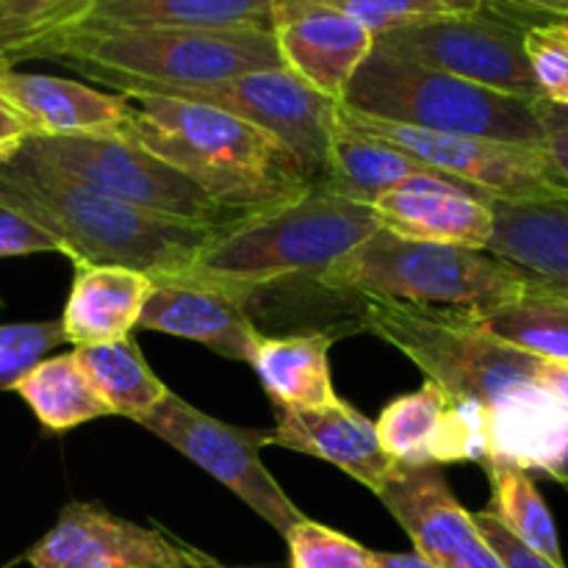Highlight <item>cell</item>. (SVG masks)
Masks as SVG:
<instances>
[{"instance_id":"cell-29","label":"cell","mask_w":568,"mask_h":568,"mask_svg":"<svg viewBox=\"0 0 568 568\" xmlns=\"http://www.w3.org/2000/svg\"><path fill=\"white\" fill-rule=\"evenodd\" d=\"M488 480H491V505L488 514L505 527L514 538H519L532 552L544 555L552 564L564 566L560 552L558 527L547 503L538 494L530 471L514 464H488Z\"/></svg>"},{"instance_id":"cell-8","label":"cell","mask_w":568,"mask_h":568,"mask_svg":"<svg viewBox=\"0 0 568 568\" xmlns=\"http://www.w3.org/2000/svg\"><path fill=\"white\" fill-rule=\"evenodd\" d=\"M37 164L139 205L166 220L203 227H236L247 216L227 211L122 131L92 136H28L20 148Z\"/></svg>"},{"instance_id":"cell-32","label":"cell","mask_w":568,"mask_h":568,"mask_svg":"<svg viewBox=\"0 0 568 568\" xmlns=\"http://www.w3.org/2000/svg\"><path fill=\"white\" fill-rule=\"evenodd\" d=\"M286 544L292 568H375L372 549L308 516L288 530Z\"/></svg>"},{"instance_id":"cell-14","label":"cell","mask_w":568,"mask_h":568,"mask_svg":"<svg viewBox=\"0 0 568 568\" xmlns=\"http://www.w3.org/2000/svg\"><path fill=\"white\" fill-rule=\"evenodd\" d=\"M272 37L283 67L336 103L375 48L358 20L311 0H286L272 17Z\"/></svg>"},{"instance_id":"cell-25","label":"cell","mask_w":568,"mask_h":568,"mask_svg":"<svg viewBox=\"0 0 568 568\" xmlns=\"http://www.w3.org/2000/svg\"><path fill=\"white\" fill-rule=\"evenodd\" d=\"M11 392L33 410L44 430L67 433L111 416L109 405L98 397L89 377L83 375L75 353L42 358L28 375L20 377Z\"/></svg>"},{"instance_id":"cell-31","label":"cell","mask_w":568,"mask_h":568,"mask_svg":"<svg viewBox=\"0 0 568 568\" xmlns=\"http://www.w3.org/2000/svg\"><path fill=\"white\" fill-rule=\"evenodd\" d=\"M311 3L344 11L358 20L375 39L388 31H397V28L438 20V17L475 14L486 6L483 0H311Z\"/></svg>"},{"instance_id":"cell-30","label":"cell","mask_w":568,"mask_h":568,"mask_svg":"<svg viewBox=\"0 0 568 568\" xmlns=\"http://www.w3.org/2000/svg\"><path fill=\"white\" fill-rule=\"evenodd\" d=\"M449 394L436 383L425 381L419 392H410L386 405L375 422V433L381 447L399 466H427L430 460L433 438L449 408Z\"/></svg>"},{"instance_id":"cell-4","label":"cell","mask_w":568,"mask_h":568,"mask_svg":"<svg viewBox=\"0 0 568 568\" xmlns=\"http://www.w3.org/2000/svg\"><path fill=\"white\" fill-rule=\"evenodd\" d=\"M116 92H175L283 67L272 28L81 26L44 53Z\"/></svg>"},{"instance_id":"cell-33","label":"cell","mask_w":568,"mask_h":568,"mask_svg":"<svg viewBox=\"0 0 568 568\" xmlns=\"http://www.w3.org/2000/svg\"><path fill=\"white\" fill-rule=\"evenodd\" d=\"M61 344H67V336L59 320L0 325V392H11L22 375Z\"/></svg>"},{"instance_id":"cell-12","label":"cell","mask_w":568,"mask_h":568,"mask_svg":"<svg viewBox=\"0 0 568 568\" xmlns=\"http://www.w3.org/2000/svg\"><path fill=\"white\" fill-rule=\"evenodd\" d=\"M164 94L227 111L258 131L270 133L292 153L308 181L320 183L342 103L311 89L286 67L247 72L211 87L175 89Z\"/></svg>"},{"instance_id":"cell-19","label":"cell","mask_w":568,"mask_h":568,"mask_svg":"<svg viewBox=\"0 0 568 568\" xmlns=\"http://www.w3.org/2000/svg\"><path fill=\"white\" fill-rule=\"evenodd\" d=\"M377 499L410 538L414 552L436 568L477 536L475 519L458 503L436 464L397 466Z\"/></svg>"},{"instance_id":"cell-27","label":"cell","mask_w":568,"mask_h":568,"mask_svg":"<svg viewBox=\"0 0 568 568\" xmlns=\"http://www.w3.org/2000/svg\"><path fill=\"white\" fill-rule=\"evenodd\" d=\"M483 333L552 364H568V294H538L488 314H466Z\"/></svg>"},{"instance_id":"cell-28","label":"cell","mask_w":568,"mask_h":568,"mask_svg":"<svg viewBox=\"0 0 568 568\" xmlns=\"http://www.w3.org/2000/svg\"><path fill=\"white\" fill-rule=\"evenodd\" d=\"M94 0H0V70L44 59L64 33L83 26Z\"/></svg>"},{"instance_id":"cell-1","label":"cell","mask_w":568,"mask_h":568,"mask_svg":"<svg viewBox=\"0 0 568 568\" xmlns=\"http://www.w3.org/2000/svg\"><path fill=\"white\" fill-rule=\"evenodd\" d=\"M358 322L361 331L392 344L449 397L486 410L488 464H514L566 480L568 416L538 383L541 358L483 333L466 311L358 297Z\"/></svg>"},{"instance_id":"cell-41","label":"cell","mask_w":568,"mask_h":568,"mask_svg":"<svg viewBox=\"0 0 568 568\" xmlns=\"http://www.w3.org/2000/svg\"><path fill=\"white\" fill-rule=\"evenodd\" d=\"M375 568H436L416 552H372Z\"/></svg>"},{"instance_id":"cell-22","label":"cell","mask_w":568,"mask_h":568,"mask_svg":"<svg viewBox=\"0 0 568 568\" xmlns=\"http://www.w3.org/2000/svg\"><path fill=\"white\" fill-rule=\"evenodd\" d=\"M333 342L336 336L327 331L258 338L250 366L277 410L338 403L331 375Z\"/></svg>"},{"instance_id":"cell-5","label":"cell","mask_w":568,"mask_h":568,"mask_svg":"<svg viewBox=\"0 0 568 568\" xmlns=\"http://www.w3.org/2000/svg\"><path fill=\"white\" fill-rule=\"evenodd\" d=\"M381 227L372 205L353 203L320 183L292 203L247 216L222 233L170 281L222 288L247 305L250 297L292 281H314Z\"/></svg>"},{"instance_id":"cell-21","label":"cell","mask_w":568,"mask_h":568,"mask_svg":"<svg viewBox=\"0 0 568 568\" xmlns=\"http://www.w3.org/2000/svg\"><path fill=\"white\" fill-rule=\"evenodd\" d=\"M486 253L568 294V200H491Z\"/></svg>"},{"instance_id":"cell-24","label":"cell","mask_w":568,"mask_h":568,"mask_svg":"<svg viewBox=\"0 0 568 568\" xmlns=\"http://www.w3.org/2000/svg\"><path fill=\"white\" fill-rule=\"evenodd\" d=\"M283 3L286 0H94L83 26L272 28V17Z\"/></svg>"},{"instance_id":"cell-23","label":"cell","mask_w":568,"mask_h":568,"mask_svg":"<svg viewBox=\"0 0 568 568\" xmlns=\"http://www.w3.org/2000/svg\"><path fill=\"white\" fill-rule=\"evenodd\" d=\"M419 172L433 170L405 150L364 131H355L338 120L331 148H327L320 186L338 197L353 200V203L375 205L383 194Z\"/></svg>"},{"instance_id":"cell-39","label":"cell","mask_w":568,"mask_h":568,"mask_svg":"<svg viewBox=\"0 0 568 568\" xmlns=\"http://www.w3.org/2000/svg\"><path fill=\"white\" fill-rule=\"evenodd\" d=\"M538 383L547 388L549 397L560 405V410L568 416V366L552 364V361H541L538 369Z\"/></svg>"},{"instance_id":"cell-6","label":"cell","mask_w":568,"mask_h":568,"mask_svg":"<svg viewBox=\"0 0 568 568\" xmlns=\"http://www.w3.org/2000/svg\"><path fill=\"white\" fill-rule=\"evenodd\" d=\"M314 281L338 297L394 300L466 314H488L538 294H564L486 250L416 242L386 227H377Z\"/></svg>"},{"instance_id":"cell-35","label":"cell","mask_w":568,"mask_h":568,"mask_svg":"<svg viewBox=\"0 0 568 568\" xmlns=\"http://www.w3.org/2000/svg\"><path fill=\"white\" fill-rule=\"evenodd\" d=\"M33 253H59V244L20 211L0 203V258Z\"/></svg>"},{"instance_id":"cell-43","label":"cell","mask_w":568,"mask_h":568,"mask_svg":"<svg viewBox=\"0 0 568 568\" xmlns=\"http://www.w3.org/2000/svg\"><path fill=\"white\" fill-rule=\"evenodd\" d=\"M181 568H231V566L222 564V560H216V558H211V555L203 552V549H194L186 544V558H183Z\"/></svg>"},{"instance_id":"cell-15","label":"cell","mask_w":568,"mask_h":568,"mask_svg":"<svg viewBox=\"0 0 568 568\" xmlns=\"http://www.w3.org/2000/svg\"><path fill=\"white\" fill-rule=\"evenodd\" d=\"M491 194L436 172L405 178L383 194L372 211L381 227L430 244L486 250L494 231Z\"/></svg>"},{"instance_id":"cell-44","label":"cell","mask_w":568,"mask_h":568,"mask_svg":"<svg viewBox=\"0 0 568 568\" xmlns=\"http://www.w3.org/2000/svg\"><path fill=\"white\" fill-rule=\"evenodd\" d=\"M566 366H568V364H566Z\"/></svg>"},{"instance_id":"cell-17","label":"cell","mask_w":568,"mask_h":568,"mask_svg":"<svg viewBox=\"0 0 568 568\" xmlns=\"http://www.w3.org/2000/svg\"><path fill=\"white\" fill-rule=\"evenodd\" d=\"M136 327L189 338L242 364H250L261 338L242 300L222 288L189 281H153Z\"/></svg>"},{"instance_id":"cell-38","label":"cell","mask_w":568,"mask_h":568,"mask_svg":"<svg viewBox=\"0 0 568 568\" xmlns=\"http://www.w3.org/2000/svg\"><path fill=\"white\" fill-rule=\"evenodd\" d=\"M28 139L26 125L6 109V103L0 100V164L9 161L17 150L22 148V142Z\"/></svg>"},{"instance_id":"cell-37","label":"cell","mask_w":568,"mask_h":568,"mask_svg":"<svg viewBox=\"0 0 568 568\" xmlns=\"http://www.w3.org/2000/svg\"><path fill=\"white\" fill-rule=\"evenodd\" d=\"M488 9H497L503 14L519 17V14H532V17H549V22L560 20L568 22V0H483Z\"/></svg>"},{"instance_id":"cell-36","label":"cell","mask_w":568,"mask_h":568,"mask_svg":"<svg viewBox=\"0 0 568 568\" xmlns=\"http://www.w3.org/2000/svg\"><path fill=\"white\" fill-rule=\"evenodd\" d=\"M471 519H475V527L477 532H480L483 541L494 549V555L503 560L505 568H566L552 564V560H547L544 555L532 552L530 547H525V544H521L519 538L510 536L488 510H477V514H471Z\"/></svg>"},{"instance_id":"cell-13","label":"cell","mask_w":568,"mask_h":568,"mask_svg":"<svg viewBox=\"0 0 568 568\" xmlns=\"http://www.w3.org/2000/svg\"><path fill=\"white\" fill-rule=\"evenodd\" d=\"M183 558L181 538L89 503L61 508L55 525L26 552L31 568H181Z\"/></svg>"},{"instance_id":"cell-2","label":"cell","mask_w":568,"mask_h":568,"mask_svg":"<svg viewBox=\"0 0 568 568\" xmlns=\"http://www.w3.org/2000/svg\"><path fill=\"white\" fill-rule=\"evenodd\" d=\"M0 203L42 227L75 264L125 266L153 281L183 275L231 227H203L139 205L37 164L17 150L0 164Z\"/></svg>"},{"instance_id":"cell-16","label":"cell","mask_w":568,"mask_h":568,"mask_svg":"<svg viewBox=\"0 0 568 568\" xmlns=\"http://www.w3.org/2000/svg\"><path fill=\"white\" fill-rule=\"evenodd\" d=\"M270 444L336 466L375 497L399 466L377 442L375 425L344 399L322 408L277 410V425L266 430Z\"/></svg>"},{"instance_id":"cell-34","label":"cell","mask_w":568,"mask_h":568,"mask_svg":"<svg viewBox=\"0 0 568 568\" xmlns=\"http://www.w3.org/2000/svg\"><path fill=\"white\" fill-rule=\"evenodd\" d=\"M525 50L541 100L568 105V22H532L525 31Z\"/></svg>"},{"instance_id":"cell-20","label":"cell","mask_w":568,"mask_h":568,"mask_svg":"<svg viewBox=\"0 0 568 568\" xmlns=\"http://www.w3.org/2000/svg\"><path fill=\"white\" fill-rule=\"evenodd\" d=\"M153 277L125 266L75 264L61 331L75 347L120 342L139 325Z\"/></svg>"},{"instance_id":"cell-11","label":"cell","mask_w":568,"mask_h":568,"mask_svg":"<svg viewBox=\"0 0 568 568\" xmlns=\"http://www.w3.org/2000/svg\"><path fill=\"white\" fill-rule=\"evenodd\" d=\"M344 125L383 139L419 159L433 172L503 200H568V181L552 166L544 148L494 139L444 136L419 128L383 122L338 105Z\"/></svg>"},{"instance_id":"cell-18","label":"cell","mask_w":568,"mask_h":568,"mask_svg":"<svg viewBox=\"0 0 568 568\" xmlns=\"http://www.w3.org/2000/svg\"><path fill=\"white\" fill-rule=\"evenodd\" d=\"M0 100L26 125L28 136H92L116 133L128 120L120 92L109 94L87 83L55 75L0 70Z\"/></svg>"},{"instance_id":"cell-3","label":"cell","mask_w":568,"mask_h":568,"mask_svg":"<svg viewBox=\"0 0 568 568\" xmlns=\"http://www.w3.org/2000/svg\"><path fill=\"white\" fill-rule=\"evenodd\" d=\"M120 94L128 103L122 133L227 211L253 216L314 186L277 139L227 111L153 92Z\"/></svg>"},{"instance_id":"cell-9","label":"cell","mask_w":568,"mask_h":568,"mask_svg":"<svg viewBox=\"0 0 568 568\" xmlns=\"http://www.w3.org/2000/svg\"><path fill=\"white\" fill-rule=\"evenodd\" d=\"M136 425L209 471L220 486L236 494L255 516H261L277 536L286 538L288 530L305 519L303 510L294 505V499L283 491L281 483L261 460L266 430L227 425L172 392L153 410L139 416Z\"/></svg>"},{"instance_id":"cell-40","label":"cell","mask_w":568,"mask_h":568,"mask_svg":"<svg viewBox=\"0 0 568 568\" xmlns=\"http://www.w3.org/2000/svg\"><path fill=\"white\" fill-rule=\"evenodd\" d=\"M544 153L552 161L555 170L568 181V128H555V131H547V139H544Z\"/></svg>"},{"instance_id":"cell-26","label":"cell","mask_w":568,"mask_h":568,"mask_svg":"<svg viewBox=\"0 0 568 568\" xmlns=\"http://www.w3.org/2000/svg\"><path fill=\"white\" fill-rule=\"evenodd\" d=\"M72 353L98 397L109 405L111 416H128L136 422L170 394V388L148 366L133 336L75 347Z\"/></svg>"},{"instance_id":"cell-42","label":"cell","mask_w":568,"mask_h":568,"mask_svg":"<svg viewBox=\"0 0 568 568\" xmlns=\"http://www.w3.org/2000/svg\"><path fill=\"white\" fill-rule=\"evenodd\" d=\"M538 114H541V122L547 131L568 128V105H555L547 103V100H538Z\"/></svg>"},{"instance_id":"cell-7","label":"cell","mask_w":568,"mask_h":568,"mask_svg":"<svg viewBox=\"0 0 568 568\" xmlns=\"http://www.w3.org/2000/svg\"><path fill=\"white\" fill-rule=\"evenodd\" d=\"M342 105L383 122L444 133L544 148L547 128L538 100L497 92L399 55L372 48L349 81Z\"/></svg>"},{"instance_id":"cell-10","label":"cell","mask_w":568,"mask_h":568,"mask_svg":"<svg viewBox=\"0 0 568 568\" xmlns=\"http://www.w3.org/2000/svg\"><path fill=\"white\" fill-rule=\"evenodd\" d=\"M525 31L527 26L516 17L483 6L475 14L438 17L388 31L375 39V48L497 92L541 100L527 61Z\"/></svg>"}]
</instances>
